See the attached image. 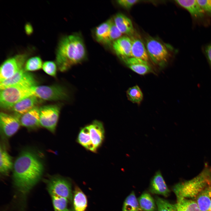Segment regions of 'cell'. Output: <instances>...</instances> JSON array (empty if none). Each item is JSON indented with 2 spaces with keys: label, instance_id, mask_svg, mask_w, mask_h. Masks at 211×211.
I'll use <instances>...</instances> for the list:
<instances>
[{
  "label": "cell",
  "instance_id": "obj_1",
  "mask_svg": "<svg viewBox=\"0 0 211 211\" xmlns=\"http://www.w3.org/2000/svg\"><path fill=\"white\" fill-rule=\"evenodd\" d=\"M13 178L15 185L23 193L29 191L38 182L42 175L44 166L32 151H22L13 165Z\"/></svg>",
  "mask_w": 211,
  "mask_h": 211
},
{
  "label": "cell",
  "instance_id": "obj_2",
  "mask_svg": "<svg viewBox=\"0 0 211 211\" xmlns=\"http://www.w3.org/2000/svg\"><path fill=\"white\" fill-rule=\"evenodd\" d=\"M86 56L85 45L79 35L72 34L61 39L56 52V63L58 69L63 72L80 63Z\"/></svg>",
  "mask_w": 211,
  "mask_h": 211
},
{
  "label": "cell",
  "instance_id": "obj_3",
  "mask_svg": "<svg viewBox=\"0 0 211 211\" xmlns=\"http://www.w3.org/2000/svg\"><path fill=\"white\" fill-rule=\"evenodd\" d=\"M211 186V166L206 165L203 171L192 179L179 183L173 187L177 201L196 198L207 187Z\"/></svg>",
  "mask_w": 211,
  "mask_h": 211
},
{
  "label": "cell",
  "instance_id": "obj_4",
  "mask_svg": "<svg viewBox=\"0 0 211 211\" xmlns=\"http://www.w3.org/2000/svg\"><path fill=\"white\" fill-rule=\"evenodd\" d=\"M34 87L19 84L0 90L1 108L3 109H9L21 100L34 95Z\"/></svg>",
  "mask_w": 211,
  "mask_h": 211
},
{
  "label": "cell",
  "instance_id": "obj_5",
  "mask_svg": "<svg viewBox=\"0 0 211 211\" xmlns=\"http://www.w3.org/2000/svg\"><path fill=\"white\" fill-rule=\"evenodd\" d=\"M34 95L38 98L49 101H57L68 99L67 91L59 85L37 86L33 88Z\"/></svg>",
  "mask_w": 211,
  "mask_h": 211
},
{
  "label": "cell",
  "instance_id": "obj_6",
  "mask_svg": "<svg viewBox=\"0 0 211 211\" xmlns=\"http://www.w3.org/2000/svg\"><path fill=\"white\" fill-rule=\"evenodd\" d=\"M28 56L26 54H19L4 62L0 67V82L10 78L24 68Z\"/></svg>",
  "mask_w": 211,
  "mask_h": 211
},
{
  "label": "cell",
  "instance_id": "obj_7",
  "mask_svg": "<svg viewBox=\"0 0 211 211\" xmlns=\"http://www.w3.org/2000/svg\"><path fill=\"white\" fill-rule=\"evenodd\" d=\"M146 47L148 55L155 63L162 66L167 62L170 54L166 47L161 42L149 38L146 41Z\"/></svg>",
  "mask_w": 211,
  "mask_h": 211
},
{
  "label": "cell",
  "instance_id": "obj_8",
  "mask_svg": "<svg viewBox=\"0 0 211 211\" xmlns=\"http://www.w3.org/2000/svg\"><path fill=\"white\" fill-rule=\"evenodd\" d=\"M61 105H46L40 108V125L54 132L58 121Z\"/></svg>",
  "mask_w": 211,
  "mask_h": 211
},
{
  "label": "cell",
  "instance_id": "obj_9",
  "mask_svg": "<svg viewBox=\"0 0 211 211\" xmlns=\"http://www.w3.org/2000/svg\"><path fill=\"white\" fill-rule=\"evenodd\" d=\"M47 189L51 196L65 198L69 200L72 199L71 185L65 179L58 176H54L48 181Z\"/></svg>",
  "mask_w": 211,
  "mask_h": 211
},
{
  "label": "cell",
  "instance_id": "obj_10",
  "mask_svg": "<svg viewBox=\"0 0 211 211\" xmlns=\"http://www.w3.org/2000/svg\"><path fill=\"white\" fill-rule=\"evenodd\" d=\"M20 125L19 118L17 116L1 112L0 129L6 137H9L14 135L18 130Z\"/></svg>",
  "mask_w": 211,
  "mask_h": 211
},
{
  "label": "cell",
  "instance_id": "obj_11",
  "mask_svg": "<svg viewBox=\"0 0 211 211\" xmlns=\"http://www.w3.org/2000/svg\"><path fill=\"white\" fill-rule=\"evenodd\" d=\"M38 98L33 95L20 101L14 104L10 109L16 115L20 117L21 115L36 106Z\"/></svg>",
  "mask_w": 211,
  "mask_h": 211
},
{
  "label": "cell",
  "instance_id": "obj_12",
  "mask_svg": "<svg viewBox=\"0 0 211 211\" xmlns=\"http://www.w3.org/2000/svg\"><path fill=\"white\" fill-rule=\"evenodd\" d=\"M113 48L117 55L121 59L131 57L132 40L127 36H123L114 41Z\"/></svg>",
  "mask_w": 211,
  "mask_h": 211
},
{
  "label": "cell",
  "instance_id": "obj_13",
  "mask_svg": "<svg viewBox=\"0 0 211 211\" xmlns=\"http://www.w3.org/2000/svg\"><path fill=\"white\" fill-rule=\"evenodd\" d=\"M122 59L128 68L138 74L144 75L152 71L149 64L145 60L132 57Z\"/></svg>",
  "mask_w": 211,
  "mask_h": 211
},
{
  "label": "cell",
  "instance_id": "obj_14",
  "mask_svg": "<svg viewBox=\"0 0 211 211\" xmlns=\"http://www.w3.org/2000/svg\"><path fill=\"white\" fill-rule=\"evenodd\" d=\"M40 108L36 106L19 117L21 124L30 129H35L40 125Z\"/></svg>",
  "mask_w": 211,
  "mask_h": 211
},
{
  "label": "cell",
  "instance_id": "obj_15",
  "mask_svg": "<svg viewBox=\"0 0 211 211\" xmlns=\"http://www.w3.org/2000/svg\"><path fill=\"white\" fill-rule=\"evenodd\" d=\"M150 190L152 193L166 197L169 194L170 191L160 171H157L152 177L150 182Z\"/></svg>",
  "mask_w": 211,
  "mask_h": 211
},
{
  "label": "cell",
  "instance_id": "obj_16",
  "mask_svg": "<svg viewBox=\"0 0 211 211\" xmlns=\"http://www.w3.org/2000/svg\"><path fill=\"white\" fill-rule=\"evenodd\" d=\"M175 2L180 6L186 9L192 17L196 20H201L205 13L197 0H177Z\"/></svg>",
  "mask_w": 211,
  "mask_h": 211
},
{
  "label": "cell",
  "instance_id": "obj_17",
  "mask_svg": "<svg viewBox=\"0 0 211 211\" xmlns=\"http://www.w3.org/2000/svg\"><path fill=\"white\" fill-rule=\"evenodd\" d=\"M88 126L92 142L96 150L104 138V130L103 124L99 121L95 120Z\"/></svg>",
  "mask_w": 211,
  "mask_h": 211
},
{
  "label": "cell",
  "instance_id": "obj_18",
  "mask_svg": "<svg viewBox=\"0 0 211 211\" xmlns=\"http://www.w3.org/2000/svg\"><path fill=\"white\" fill-rule=\"evenodd\" d=\"M31 74L22 69L10 78L0 82V90L7 87L28 82L30 79Z\"/></svg>",
  "mask_w": 211,
  "mask_h": 211
},
{
  "label": "cell",
  "instance_id": "obj_19",
  "mask_svg": "<svg viewBox=\"0 0 211 211\" xmlns=\"http://www.w3.org/2000/svg\"><path fill=\"white\" fill-rule=\"evenodd\" d=\"M113 21L119 30L122 34L132 35L134 33V29L131 20L123 14H116L113 19Z\"/></svg>",
  "mask_w": 211,
  "mask_h": 211
},
{
  "label": "cell",
  "instance_id": "obj_20",
  "mask_svg": "<svg viewBox=\"0 0 211 211\" xmlns=\"http://www.w3.org/2000/svg\"><path fill=\"white\" fill-rule=\"evenodd\" d=\"M112 19H109L97 27L95 30L96 40L106 44L112 43L110 37V31Z\"/></svg>",
  "mask_w": 211,
  "mask_h": 211
},
{
  "label": "cell",
  "instance_id": "obj_21",
  "mask_svg": "<svg viewBox=\"0 0 211 211\" xmlns=\"http://www.w3.org/2000/svg\"><path fill=\"white\" fill-rule=\"evenodd\" d=\"M132 40L131 57L139 58L148 62V55L142 40L138 38L132 37Z\"/></svg>",
  "mask_w": 211,
  "mask_h": 211
},
{
  "label": "cell",
  "instance_id": "obj_22",
  "mask_svg": "<svg viewBox=\"0 0 211 211\" xmlns=\"http://www.w3.org/2000/svg\"><path fill=\"white\" fill-rule=\"evenodd\" d=\"M196 202L201 211H209L211 205V186L207 187L197 196Z\"/></svg>",
  "mask_w": 211,
  "mask_h": 211
},
{
  "label": "cell",
  "instance_id": "obj_23",
  "mask_svg": "<svg viewBox=\"0 0 211 211\" xmlns=\"http://www.w3.org/2000/svg\"><path fill=\"white\" fill-rule=\"evenodd\" d=\"M0 151V171L2 174L7 175L13 164L11 157L2 146H1Z\"/></svg>",
  "mask_w": 211,
  "mask_h": 211
},
{
  "label": "cell",
  "instance_id": "obj_24",
  "mask_svg": "<svg viewBox=\"0 0 211 211\" xmlns=\"http://www.w3.org/2000/svg\"><path fill=\"white\" fill-rule=\"evenodd\" d=\"M86 195L78 187L75 188L73 198L74 211H85L87 206Z\"/></svg>",
  "mask_w": 211,
  "mask_h": 211
},
{
  "label": "cell",
  "instance_id": "obj_25",
  "mask_svg": "<svg viewBox=\"0 0 211 211\" xmlns=\"http://www.w3.org/2000/svg\"><path fill=\"white\" fill-rule=\"evenodd\" d=\"M78 141L87 149L93 152L96 151L91 139L88 126L81 130L78 136Z\"/></svg>",
  "mask_w": 211,
  "mask_h": 211
},
{
  "label": "cell",
  "instance_id": "obj_26",
  "mask_svg": "<svg viewBox=\"0 0 211 211\" xmlns=\"http://www.w3.org/2000/svg\"><path fill=\"white\" fill-rule=\"evenodd\" d=\"M137 200L140 208L144 211H155V202L149 193H144Z\"/></svg>",
  "mask_w": 211,
  "mask_h": 211
},
{
  "label": "cell",
  "instance_id": "obj_27",
  "mask_svg": "<svg viewBox=\"0 0 211 211\" xmlns=\"http://www.w3.org/2000/svg\"><path fill=\"white\" fill-rule=\"evenodd\" d=\"M177 211H201L196 201L185 199L177 201L175 204Z\"/></svg>",
  "mask_w": 211,
  "mask_h": 211
},
{
  "label": "cell",
  "instance_id": "obj_28",
  "mask_svg": "<svg viewBox=\"0 0 211 211\" xmlns=\"http://www.w3.org/2000/svg\"><path fill=\"white\" fill-rule=\"evenodd\" d=\"M140 209L138 200L132 191L125 199L122 211H139Z\"/></svg>",
  "mask_w": 211,
  "mask_h": 211
},
{
  "label": "cell",
  "instance_id": "obj_29",
  "mask_svg": "<svg viewBox=\"0 0 211 211\" xmlns=\"http://www.w3.org/2000/svg\"><path fill=\"white\" fill-rule=\"evenodd\" d=\"M128 100L133 103L139 104L143 99V94L139 87L135 85L129 88L127 91Z\"/></svg>",
  "mask_w": 211,
  "mask_h": 211
},
{
  "label": "cell",
  "instance_id": "obj_30",
  "mask_svg": "<svg viewBox=\"0 0 211 211\" xmlns=\"http://www.w3.org/2000/svg\"><path fill=\"white\" fill-rule=\"evenodd\" d=\"M42 60L39 57H33L27 60L24 70L27 72L37 70L42 67Z\"/></svg>",
  "mask_w": 211,
  "mask_h": 211
},
{
  "label": "cell",
  "instance_id": "obj_31",
  "mask_svg": "<svg viewBox=\"0 0 211 211\" xmlns=\"http://www.w3.org/2000/svg\"><path fill=\"white\" fill-rule=\"evenodd\" d=\"M55 211H67L68 200L66 198L57 196H51Z\"/></svg>",
  "mask_w": 211,
  "mask_h": 211
},
{
  "label": "cell",
  "instance_id": "obj_32",
  "mask_svg": "<svg viewBox=\"0 0 211 211\" xmlns=\"http://www.w3.org/2000/svg\"><path fill=\"white\" fill-rule=\"evenodd\" d=\"M155 202L158 211H177L175 204L159 197H156Z\"/></svg>",
  "mask_w": 211,
  "mask_h": 211
},
{
  "label": "cell",
  "instance_id": "obj_33",
  "mask_svg": "<svg viewBox=\"0 0 211 211\" xmlns=\"http://www.w3.org/2000/svg\"><path fill=\"white\" fill-rule=\"evenodd\" d=\"M57 64L53 61L45 62L42 65L43 71L47 74L52 76H55L56 74Z\"/></svg>",
  "mask_w": 211,
  "mask_h": 211
},
{
  "label": "cell",
  "instance_id": "obj_34",
  "mask_svg": "<svg viewBox=\"0 0 211 211\" xmlns=\"http://www.w3.org/2000/svg\"><path fill=\"white\" fill-rule=\"evenodd\" d=\"M122 34L112 19L110 31V37L112 43L121 37Z\"/></svg>",
  "mask_w": 211,
  "mask_h": 211
},
{
  "label": "cell",
  "instance_id": "obj_35",
  "mask_svg": "<svg viewBox=\"0 0 211 211\" xmlns=\"http://www.w3.org/2000/svg\"><path fill=\"white\" fill-rule=\"evenodd\" d=\"M197 1L205 13L211 16V0H198Z\"/></svg>",
  "mask_w": 211,
  "mask_h": 211
},
{
  "label": "cell",
  "instance_id": "obj_36",
  "mask_svg": "<svg viewBox=\"0 0 211 211\" xmlns=\"http://www.w3.org/2000/svg\"><path fill=\"white\" fill-rule=\"evenodd\" d=\"M139 1L138 0H119L117 1V2L122 7L129 9Z\"/></svg>",
  "mask_w": 211,
  "mask_h": 211
},
{
  "label": "cell",
  "instance_id": "obj_37",
  "mask_svg": "<svg viewBox=\"0 0 211 211\" xmlns=\"http://www.w3.org/2000/svg\"><path fill=\"white\" fill-rule=\"evenodd\" d=\"M205 55L211 68V43L207 45L205 50Z\"/></svg>",
  "mask_w": 211,
  "mask_h": 211
},
{
  "label": "cell",
  "instance_id": "obj_38",
  "mask_svg": "<svg viewBox=\"0 0 211 211\" xmlns=\"http://www.w3.org/2000/svg\"><path fill=\"white\" fill-rule=\"evenodd\" d=\"M26 33L28 35H30L33 32V28L31 25L29 23H26L25 27Z\"/></svg>",
  "mask_w": 211,
  "mask_h": 211
},
{
  "label": "cell",
  "instance_id": "obj_39",
  "mask_svg": "<svg viewBox=\"0 0 211 211\" xmlns=\"http://www.w3.org/2000/svg\"><path fill=\"white\" fill-rule=\"evenodd\" d=\"M209 211H211V206H210V208Z\"/></svg>",
  "mask_w": 211,
  "mask_h": 211
},
{
  "label": "cell",
  "instance_id": "obj_40",
  "mask_svg": "<svg viewBox=\"0 0 211 211\" xmlns=\"http://www.w3.org/2000/svg\"><path fill=\"white\" fill-rule=\"evenodd\" d=\"M67 211H73L72 210H70V209H68V210Z\"/></svg>",
  "mask_w": 211,
  "mask_h": 211
}]
</instances>
